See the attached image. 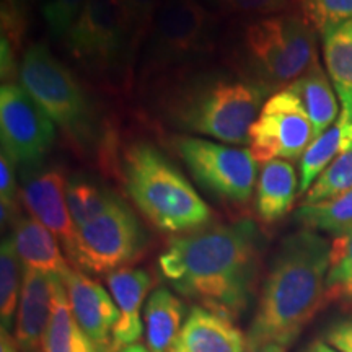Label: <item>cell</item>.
<instances>
[{
	"instance_id": "cell-19",
	"label": "cell",
	"mask_w": 352,
	"mask_h": 352,
	"mask_svg": "<svg viewBox=\"0 0 352 352\" xmlns=\"http://www.w3.org/2000/svg\"><path fill=\"white\" fill-rule=\"evenodd\" d=\"M298 186L297 171L287 160H271L263 165L256 183L254 208L264 223H276L292 209Z\"/></svg>"
},
{
	"instance_id": "cell-22",
	"label": "cell",
	"mask_w": 352,
	"mask_h": 352,
	"mask_svg": "<svg viewBox=\"0 0 352 352\" xmlns=\"http://www.w3.org/2000/svg\"><path fill=\"white\" fill-rule=\"evenodd\" d=\"M321 51L341 113L352 122V19L321 34Z\"/></svg>"
},
{
	"instance_id": "cell-3",
	"label": "cell",
	"mask_w": 352,
	"mask_h": 352,
	"mask_svg": "<svg viewBox=\"0 0 352 352\" xmlns=\"http://www.w3.org/2000/svg\"><path fill=\"white\" fill-rule=\"evenodd\" d=\"M122 170L127 196L158 230L184 235L212 220V210L195 186L152 144H132Z\"/></svg>"
},
{
	"instance_id": "cell-37",
	"label": "cell",
	"mask_w": 352,
	"mask_h": 352,
	"mask_svg": "<svg viewBox=\"0 0 352 352\" xmlns=\"http://www.w3.org/2000/svg\"><path fill=\"white\" fill-rule=\"evenodd\" d=\"M302 352H340V351H336L333 346H329L324 340H316V341H311Z\"/></svg>"
},
{
	"instance_id": "cell-30",
	"label": "cell",
	"mask_w": 352,
	"mask_h": 352,
	"mask_svg": "<svg viewBox=\"0 0 352 352\" xmlns=\"http://www.w3.org/2000/svg\"><path fill=\"white\" fill-rule=\"evenodd\" d=\"M296 6L320 34L352 19V0H296Z\"/></svg>"
},
{
	"instance_id": "cell-4",
	"label": "cell",
	"mask_w": 352,
	"mask_h": 352,
	"mask_svg": "<svg viewBox=\"0 0 352 352\" xmlns=\"http://www.w3.org/2000/svg\"><path fill=\"white\" fill-rule=\"evenodd\" d=\"M267 94L250 78L209 76L179 88L170 100L168 114L183 131L228 145H248Z\"/></svg>"
},
{
	"instance_id": "cell-1",
	"label": "cell",
	"mask_w": 352,
	"mask_h": 352,
	"mask_svg": "<svg viewBox=\"0 0 352 352\" xmlns=\"http://www.w3.org/2000/svg\"><path fill=\"white\" fill-rule=\"evenodd\" d=\"M261 271V235L250 219L175 236L158 272L179 296L235 321L252 305Z\"/></svg>"
},
{
	"instance_id": "cell-28",
	"label": "cell",
	"mask_w": 352,
	"mask_h": 352,
	"mask_svg": "<svg viewBox=\"0 0 352 352\" xmlns=\"http://www.w3.org/2000/svg\"><path fill=\"white\" fill-rule=\"evenodd\" d=\"M25 266L16 253L12 236L2 240L0 246V321L2 331L10 333L16 320Z\"/></svg>"
},
{
	"instance_id": "cell-7",
	"label": "cell",
	"mask_w": 352,
	"mask_h": 352,
	"mask_svg": "<svg viewBox=\"0 0 352 352\" xmlns=\"http://www.w3.org/2000/svg\"><path fill=\"white\" fill-rule=\"evenodd\" d=\"M175 152L202 189L223 202L248 204L258 183V162L250 148L179 135Z\"/></svg>"
},
{
	"instance_id": "cell-29",
	"label": "cell",
	"mask_w": 352,
	"mask_h": 352,
	"mask_svg": "<svg viewBox=\"0 0 352 352\" xmlns=\"http://www.w3.org/2000/svg\"><path fill=\"white\" fill-rule=\"evenodd\" d=\"M327 300L352 310V228L334 236L327 276Z\"/></svg>"
},
{
	"instance_id": "cell-38",
	"label": "cell",
	"mask_w": 352,
	"mask_h": 352,
	"mask_svg": "<svg viewBox=\"0 0 352 352\" xmlns=\"http://www.w3.org/2000/svg\"><path fill=\"white\" fill-rule=\"evenodd\" d=\"M0 352H21L20 347L10 336V333L2 331V340H0Z\"/></svg>"
},
{
	"instance_id": "cell-26",
	"label": "cell",
	"mask_w": 352,
	"mask_h": 352,
	"mask_svg": "<svg viewBox=\"0 0 352 352\" xmlns=\"http://www.w3.org/2000/svg\"><path fill=\"white\" fill-rule=\"evenodd\" d=\"M294 219L303 228L340 236L352 228V189L318 204H300Z\"/></svg>"
},
{
	"instance_id": "cell-36",
	"label": "cell",
	"mask_w": 352,
	"mask_h": 352,
	"mask_svg": "<svg viewBox=\"0 0 352 352\" xmlns=\"http://www.w3.org/2000/svg\"><path fill=\"white\" fill-rule=\"evenodd\" d=\"M20 65L15 59V47L7 38H0V72H2V82L12 83L15 74H19Z\"/></svg>"
},
{
	"instance_id": "cell-13",
	"label": "cell",
	"mask_w": 352,
	"mask_h": 352,
	"mask_svg": "<svg viewBox=\"0 0 352 352\" xmlns=\"http://www.w3.org/2000/svg\"><path fill=\"white\" fill-rule=\"evenodd\" d=\"M65 186L67 182L63 171L47 168L26 179L20 197L30 215L50 228L64 246L67 256L72 258L78 230L69 212Z\"/></svg>"
},
{
	"instance_id": "cell-10",
	"label": "cell",
	"mask_w": 352,
	"mask_h": 352,
	"mask_svg": "<svg viewBox=\"0 0 352 352\" xmlns=\"http://www.w3.org/2000/svg\"><path fill=\"white\" fill-rule=\"evenodd\" d=\"M314 142V127L298 96L289 88L264 101L250 129V151L258 164L302 158Z\"/></svg>"
},
{
	"instance_id": "cell-21",
	"label": "cell",
	"mask_w": 352,
	"mask_h": 352,
	"mask_svg": "<svg viewBox=\"0 0 352 352\" xmlns=\"http://www.w3.org/2000/svg\"><path fill=\"white\" fill-rule=\"evenodd\" d=\"M43 352H98L77 323L64 280L59 276H52V310L43 338Z\"/></svg>"
},
{
	"instance_id": "cell-16",
	"label": "cell",
	"mask_w": 352,
	"mask_h": 352,
	"mask_svg": "<svg viewBox=\"0 0 352 352\" xmlns=\"http://www.w3.org/2000/svg\"><path fill=\"white\" fill-rule=\"evenodd\" d=\"M168 352H246V336L232 320L195 305Z\"/></svg>"
},
{
	"instance_id": "cell-14",
	"label": "cell",
	"mask_w": 352,
	"mask_h": 352,
	"mask_svg": "<svg viewBox=\"0 0 352 352\" xmlns=\"http://www.w3.org/2000/svg\"><path fill=\"white\" fill-rule=\"evenodd\" d=\"M63 280L77 323L94 341L98 352H111L113 331L120 320V314L108 290L88 274L74 267L63 277Z\"/></svg>"
},
{
	"instance_id": "cell-27",
	"label": "cell",
	"mask_w": 352,
	"mask_h": 352,
	"mask_svg": "<svg viewBox=\"0 0 352 352\" xmlns=\"http://www.w3.org/2000/svg\"><path fill=\"white\" fill-rule=\"evenodd\" d=\"M352 189V122L344 131L341 148L331 165L318 176L314 186L303 196L302 204H318L344 195Z\"/></svg>"
},
{
	"instance_id": "cell-35",
	"label": "cell",
	"mask_w": 352,
	"mask_h": 352,
	"mask_svg": "<svg viewBox=\"0 0 352 352\" xmlns=\"http://www.w3.org/2000/svg\"><path fill=\"white\" fill-rule=\"evenodd\" d=\"M324 341L340 352H352V316L336 321L324 334Z\"/></svg>"
},
{
	"instance_id": "cell-2",
	"label": "cell",
	"mask_w": 352,
	"mask_h": 352,
	"mask_svg": "<svg viewBox=\"0 0 352 352\" xmlns=\"http://www.w3.org/2000/svg\"><path fill=\"white\" fill-rule=\"evenodd\" d=\"M331 243L302 228L280 241L264 279L246 351L277 342L289 347L327 300Z\"/></svg>"
},
{
	"instance_id": "cell-42",
	"label": "cell",
	"mask_w": 352,
	"mask_h": 352,
	"mask_svg": "<svg viewBox=\"0 0 352 352\" xmlns=\"http://www.w3.org/2000/svg\"><path fill=\"white\" fill-rule=\"evenodd\" d=\"M219 2H220V0H219Z\"/></svg>"
},
{
	"instance_id": "cell-25",
	"label": "cell",
	"mask_w": 352,
	"mask_h": 352,
	"mask_svg": "<svg viewBox=\"0 0 352 352\" xmlns=\"http://www.w3.org/2000/svg\"><path fill=\"white\" fill-rule=\"evenodd\" d=\"M349 120L341 113L340 120L329 127V129L321 134L318 139H315L314 142L308 145V148L300 158V164H298V192L302 196H305L308 189L314 186V183L318 179V176L323 173L324 170L331 165V162L336 158L338 152H340L342 139H344V131Z\"/></svg>"
},
{
	"instance_id": "cell-8",
	"label": "cell",
	"mask_w": 352,
	"mask_h": 352,
	"mask_svg": "<svg viewBox=\"0 0 352 352\" xmlns=\"http://www.w3.org/2000/svg\"><path fill=\"white\" fill-rule=\"evenodd\" d=\"M19 78L44 113L69 134L87 129L88 104L82 87L50 47L33 44L21 57Z\"/></svg>"
},
{
	"instance_id": "cell-9",
	"label": "cell",
	"mask_w": 352,
	"mask_h": 352,
	"mask_svg": "<svg viewBox=\"0 0 352 352\" xmlns=\"http://www.w3.org/2000/svg\"><path fill=\"white\" fill-rule=\"evenodd\" d=\"M147 236L124 201L78 228L72 261L77 270L108 276L127 267L144 253Z\"/></svg>"
},
{
	"instance_id": "cell-15",
	"label": "cell",
	"mask_w": 352,
	"mask_h": 352,
	"mask_svg": "<svg viewBox=\"0 0 352 352\" xmlns=\"http://www.w3.org/2000/svg\"><path fill=\"white\" fill-rule=\"evenodd\" d=\"M152 276L140 267H122L107 276V285L118 307V320L113 331L111 352L139 342L144 333L142 315L147 294L152 289Z\"/></svg>"
},
{
	"instance_id": "cell-31",
	"label": "cell",
	"mask_w": 352,
	"mask_h": 352,
	"mask_svg": "<svg viewBox=\"0 0 352 352\" xmlns=\"http://www.w3.org/2000/svg\"><path fill=\"white\" fill-rule=\"evenodd\" d=\"M19 184H16L15 162L2 151L0 153V217L2 228L6 226L13 227L20 215Z\"/></svg>"
},
{
	"instance_id": "cell-18",
	"label": "cell",
	"mask_w": 352,
	"mask_h": 352,
	"mask_svg": "<svg viewBox=\"0 0 352 352\" xmlns=\"http://www.w3.org/2000/svg\"><path fill=\"white\" fill-rule=\"evenodd\" d=\"M10 236L26 270L59 277H64L72 270L60 252L57 236L33 215L16 220Z\"/></svg>"
},
{
	"instance_id": "cell-32",
	"label": "cell",
	"mask_w": 352,
	"mask_h": 352,
	"mask_svg": "<svg viewBox=\"0 0 352 352\" xmlns=\"http://www.w3.org/2000/svg\"><path fill=\"white\" fill-rule=\"evenodd\" d=\"M87 0H46L43 19L51 36L65 39L83 10Z\"/></svg>"
},
{
	"instance_id": "cell-40",
	"label": "cell",
	"mask_w": 352,
	"mask_h": 352,
	"mask_svg": "<svg viewBox=\"0 0 352 352\" xmlns=\"http://www.w3.org/2000/svg\"><path fill=\"white\" fill-rule=\"evenodd\" d=\"M118 352H151V349H148L147 346L140 344V342H135V344L122 347V349L118 351Z\"/></svg>"
},
{
	"instance_id": "cell-20",
	"label": "cell",
	"mask_w": 352,
	"mask_h": 352,
	"mask_svg": "<svg viewBox=\"0 0 352 352\" xmlns=\"http://www.w3.org/2000/svg\"><path fill=\"white\" fill-rule=\"evenodd\" d=\"M186 305L168 287H157L144 307L145 340L151 352H168L184 320Z\"/></svg>"
},
{
	"instance_id": "cell-6",
	"label": "cell",
	"mask_w": 352,
	"mask_h": 352,
	"mask_svg": "<svg viewBox=\"0 0 352 352\" xmlns=\"http://www.w3.org/2000/svg\"><path fill=\"white\" fill-rule=\"evenodd\" d=\"M64 41L83 67L111 76L126 67L139 38L124 0H87Z\"/></svg>"
},
{
	"instance_id": "cell-39",
	"label": "cell",
	"mask_w": 352,
	"mask_h": 352,
	"mask_svg": "<svg viewBox=\"0 0 352 352\" xmlns=\"http://www.w3.org/2000/svg\"><path fill=\"white\" fill-rule=\"evenodd\" d=\"M246 352H287V347L277 344V342H267V344L258 346L254 349H248Z\"/></svg>"
},
{
	"instance_id": "cell-5",
	"label": "cell",
	"mask_w": 352,
	"mask_h": 352,
	"mask_svg": "<svg viewBox=\"0 0 352 352\" xmlns=\"http://www.w3.org/2000/svg\"><path fill=\"white\" fill-rule=\"evenodd\" d=\"M241 59L250 80L279 91L318 64L316 30L298 10L248 19L241 25Z\"/></svg>"
},
{
	"instance_id": "cell-11",
	"label": "cell",
	"mask_w": 352,
	"mask_h": 352,
	"mask_svg": "<svg viewBox=\"0 0 352 352\" xmlns=\"http://www.w3.org/2000/svg\"><path fill=\"white\" fill-rule=\"evenodd\" d=\"M0 138L2 151L26 170L38 168L54 145V121L13 82L0 88Z\"/></svg>"
},
{
	"instance_id": "cell-34",
	"label": "cell",
	"mask_w": 352,
	"mask_h": 352,
	"mask_svg": "<svg viewBox=\"0 0 352 352\" xmlns=\"http://www.w3.org/2000/svg\"><path fill=\"white\" fill-rule=\"evenodd\" d=\"M160 2L162 0H124L139 41L145 34L151 33L153 19H155Z\"/></svg>"
},
{
	"instance_id": "cell-24",
	"label": "cell",
	"mask_w": 352,
	"mask_h": 352,
	"mask_svg": "<svg viewBox=\"0 0 352 352\" xmlns=\"http://www.w3.org/2000/svg\"><path fill=\"white\" fill-rule=\"evenodd\" d=\"M65 199H67L69 212L78 230L91 220L107 214L121 201V197L85 176H74L65 186Z\"/></svg>"
},
{
	"instance_id": "cell-41",
	"label": "cell",
	"mask_w": 352,
	"mask_h": 352,
	"mask_svg": "<svg viewBox=\"0 0 352 352\" xmlns=\"http://www.w3.org/2000/svg\"><path fill=\"white\" fill-rule=\"evenodd\" d=\"M30 352H43V351H30Z\"/></svg>"
},
{
	"instance_id": "cell-17",
	"label": "cell",
	"mask_w": 352,
	"mask_h": 352,
	"mask_svg": "<svg viewBox=\"0 0 352 352\" xmlns=\"http://www.w3.org/2000/svg\"><path fill=\"white\" fill-rule=\"evenodd\" d=\"M52 276L26 270L16 310L13 340L21 352L43 351V338L51 320Z\"/></svg>"
},
{
	"instance_id": "cell-33",
	"label": "cell",
	"mask_w": 352,
	"mask_h": 352,
	"mask_svg": "<svg viewBox=\"0 0 352 352\" xmlns=\"http://www.w3.org/2000/svg\"><path fill=\"white\" fill-rule=\"evenodd\" d=\"M220 7L228 15L274 16L297 10L296 0H220Z\"/></svg>"
},
{
	"instance_id": "cell-12",
	"label": "cell",
	"mask_w": 352,
	"mask_h": 352,
	"mask_svg": "<svg viewBox=\"0 0 352 352\" xmlns=\"http://www.w3.org/2000/svg\"><path fill=\"white\" fill-rule=\"evenodd\" d=\"M215 19L197 0H162L151 28V60L166 67L201 52L214 32Z\"/></svg>"
},
{
	"instance_id": "cell-23",
	"label": "cell",
	"mask_w": 352,
	"mask_h": 352,
	"mask_svg": "<svg viewBox=\"0 0 352 352\" xmlns=\"http://www.w3.org/2000/svg\"><path fill=\"white\" fill-rule=\"evenodd\" d=\"M305 107L314 127V140L324 134L334 122L340 120V104L334 94L333 83L320 63L315 64L300 78L287 87Z\"/></svg>"
}]
</instances>
